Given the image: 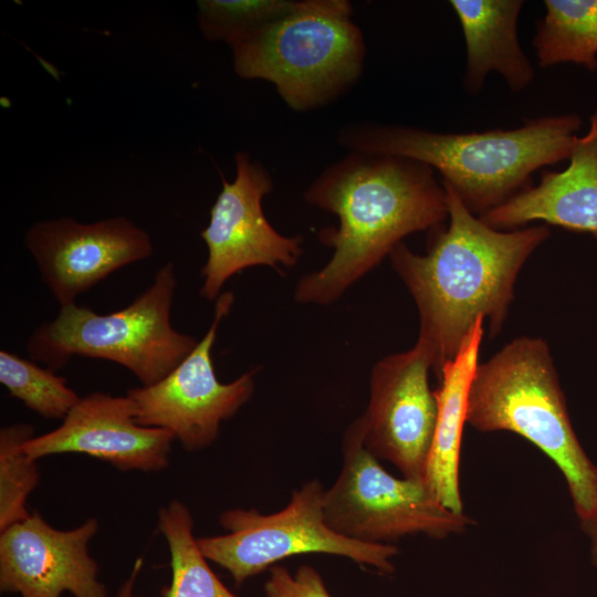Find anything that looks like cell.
I'll return each mask as SVG.
<instances>
[{
	"label": "cell",
	"instance_id": "obj_17",
	"mask_svg": "<svg viewBox=\"0 0 597 597\" xmlns=\"http://www.w3.org/2000/svg\"><path fill=\"white\" fill-rule=\"evenodd\" d=\"M479 320L455 357L443 365L434 390L438 416L429 450L425 482L448 509L463 513L459 488V467L463 427L467 423L468 396L484 335Z\"/></svg>",
	"mask_w": 597,
	"mask_h": 597
},
{
	"label": "cell",
	"instance_id": "obj_12",
	"mask_svg": "<svg viewBox=\"0 0 597 597\" xmlns=\"http://www.w3.org/2000/svg\"><path fill=\"white\" fill-rule=\"evenodd\" d=\"M42 282L61 306L116 270L153 253L148 233L125 217L80 223L70 217L39 221L25 233Z\"/></svg>",
	"mask_w": 597,
	"mask_h": 597
},
{
	"label": "cell",
	"instance_id": "obj_19",
	"mask_svg": "<svg viewBox=\"0 0 597 597\" xmlns=\"http://www.w3.org/2000/svg\"><path fill=\"white\" fill-rule=\"evenodd\" d=\"M158 528L169 554L171 580L163 597H237L217 577L197 545L189 509L172 500L158 511Z\"/></svg>",
	"mask_w": 597,
	"mask_h": 597
},
{
	"label": "cell",
	"instance_id": "obj_22",
	"mask_svg": "<svg viewBox=\"0 0 597 597\" xmlns=\"http://www.w3.org/2000/svg\"><path fill=\"white\" fill-rule=\"evenodd\" d=\"M303 0H200L197 22L208 41L229 45L297 11Z\"/></svg>",
	"mask_w": 597,
	"mask_h": 597
},
{
	"label": "cell",
	"instance_id": "obj_16",
	"mask_svg": "<svg viewBox=\"0 0 597 597\" xmlns=\"http://www.w3.org/2000/svg\"><path fill=\"white\" fill-rule=\"evenodd\" d=\"M521 0H451L462 28L467 64L463 87L478 95L490 72H498L517 93L534 78V69L521 48L517 20Z\"/></svg>",
	"mask_w": 597,
	"mask_h": 597
},
{
	"label": "cell",
	"instance_id": "obj_3",
	"mask_svg": "<svg viewBox=\"0 0 597 597\" xmlns=\"http://www.w3.org/2000/svg\"><path fill=\"white\" fill-rule=\"evenodd\" d=\"M582 124L576 114L526 119L513 129L464 134L359 122L339 128L350 150L385 154L437 170L463 205L482 216L532 186L540 168L569 159Z\"/></svg>",
	"mask_w": 597,
	"mask_h": 597
},
{
	"label": "cell",
	"instance_id": "obj_5",
	"mask_svg": "<svg viewBox=\"0 0 597 597\" xmlns=\"http://www.w3.org/2000/svg\"><path fill=\"white\" fill-rule=\"evenodd\" d=\"M346 0H303L294 13L230 45L235 74L264 80L294 112L338 100L359 80L366 57Z\"/></svg>",
	"mask_w": 597,
	"mask_h": 597
},
{
	"label": "cell",
	"instance_id": "obj_4",
	"mask_svg": "<svg viewBox=\"0 0 597 597\" xmlns=\"http://www.w3.org/2000/svg\"><path fill=\"white\" fill-rule=\"evenodd\" d=\"M467 423L481 432L511 431L542 450L563 473L580 523L597 521V465L582 447L546 342L522 336L471 380Z\"/></svg>",
	"mask_w": 597,
	"mask_h": 597
},
{
	"label": "cell",
	"instance_id": "obj_14",
	"mask_svg": "<svg viewBox=\"0 0 597 597\" xmlns=\"http://www.w3.org/2000/svg\"><path fill=\"white\" fill-rule=\"evenodd\" d=\"M171 432L136 422L132 400L94 391L73 407L62 423L34 436L23 451L34 460L63 453H82L122 471L156 472L169 464Z\"/></svg>",
	"mask_w": 597,
	"mask_h": 597
},
{
	"label": "cell",
	"instance_id": "obj_13",
	"mask_svg": "<svg viewBox=\"0 0 597 597\" xmlns=\"http://www.w3.org/2000/svg\"><path fill=\"white\" fill-rule=\"evenodd\" d=\"M96 519L71 530L50 525L39 512L0 532V590L20 597H108L88 543Z\"/></svg>",
	"mask_w": 597,
	"mask_h": 597
},
{
	"label": "cell",
	"instance_id": "obj_10",
	"mask_svg": "<svg viewBox=\"0 0 597 597\" xmlns=\"http://www.w3.org/2000/svg\"><path fill=\"white\" fill-rule=\"evenodd\" d=\"M234 160L235 177L231 182L222 180L201 231L208 255L200 272V295L209 301L217 300L226 282L240 271L293 266L303 253V238L279 233L263 212L262 200L273 189L270 171L245 151L237 153Z\"/></svg>",
	"mask_w": 597,
	"mask_h": 597
},
{
	"label": "cell",
	"instance_id": "obj_1",
	"mask_svg": "<svg viewBox=\"0 0 597 597\" xmlns=\"http://www.w3.org/2000/svg\"><path fill=\"white\" fill-rule=\"evenodd\" d=\"M442 185L448 227L431 229L423 255L404 242L389 254L395 272L416 302L418 341L428 346L437 375L455 357L479 320L489 321L492 335L500 331L523 264L549 235L545 224L493 229L473 214L450 186Z\"/></svg>",
	"mask_w": 597,
	"mask_h": 597
},
{
	"label": "cell",
	"instance_id": "obj_23",
	"mask_svg": "<svg viewBox=\"0 0 597 597\" xmlns=\"http://www.w3.org/2000/svg\"><path fill=\"white\" fill-rule=\"evenodd\" d=\"M264 590L266 597H332L320 573L308 565L295 574L279 565L271 567Z\"/></svg>",
	"mask_w": 597,
	"mask_h": 597
},
{
	"label": "cell",
	"instance_id": "obj_21",
	"mask_svg": "<svg viewBox=\"0 0 597 597\" xmlns=\"http://www.w3.org/2000/svg\"><path fill=\"white\" fill-rule=\"evenodd\" d=\"M34 427L14 423L0 430V532L28 519L27 499L40 483L36 460L23 451Z\"/></svg>",
	"mask_w": 597,
	"mask_h": 597
},
{
	"label": "cell",
	"instance_id": "obj_6",
	"mask_svg": "<svg viewBox=\"0 0 597 597\" xmlns=\"http://www.w3.org/2000/svg\"><path fill=\"white\" fill-rule=\"evenodd\" d=\"M177 287L175 265L160 266L151 284L124 308L100 314L76 303L61 306L56 316L30 335V359L54 371L73 356L114 362L130 370L142 386L167 376L198 341L176 331L170 321Z\"/></svg>",
	"mask_w": 597,
	"mask_h": 597
},
{
	"label": "cell",
	"instance_id": "obj_24",
	"mask_svg": "<svg viewBox=\"0 0 597 597\" xmlns=\"http://www.w3.org/2000/svg\"><path fill=\"white\" fill-rule=\"evenodd\" d=\"M143 568V558L135 561L128 577L121 584L115 597H143L135 593V586Z\"/></svg>",
	"mask_w": 597,
	"mask_h": 597
},
{
	"label": "cell",
	"instance_id": "obj_2",
	"mask_svg": "<svg viewBox=\"0 0 597 597\" xmlns=\"http://www.w3.org/2000/svg\"><path fill=\"white\" fill-rule=\"evenodd\" d=\"M305 201L338 218L318 233L334 250L318 271L301 277L300 303L326 305L378 265L411 233L431 230L448 217L444 187L417 160L350 150L315 178Z\"/></svg>",
	"mask_w": 597,
	"mask_h": 597
},
{
	"label": "cell",
	"instance_id": "obj_9",
	"mask_svg": "<svg viewBox=\"0 0 597 597\" xmlns=\"http://www.w3.org/2000/svg\"><path fill=\"white\" fill-rule=\"evenodd\" d=\"M232 292L216 300L213 321L193 350L167 376L150 386L132 388L135 420L144 427L165 429L188 451L212 444L221 422L231 418L252 397L254 376L250 369L235 380L219 381L211 349L221 320L233 304Z\"/></svg>",
	"mask_w": 597,
	"mask_h": 597
},
{
	"label": "cell",
	"instance_id": "obj_25",
	"mask_svg": "<svg viewBox=\"0 0 597 597\" xmlns=\"http://www.w3.org/2000/svg\"><path fill=\"white\" fill-rule=\"evenodd\" d=\"M583 532L589 540L590 561L597 569V521L580 523Z\"/></svg>",
	"mask_w": 597,
	"mask_h": 597
},
{
	"label": "cell",
	"instance_id": "obj_11",
	"mask_svg": "<svg viewBox=\"0 0 597 597\" xmlns=\"http://www.w3.org/2000/svg\"><path fill=\"white\" fill-rule=\"evenodd\" d=\"M433 367L426 344L378 360L371 369L369 401L357 419L366 449L396 465L404 478L425 481L438 416L428 375Z\"/></svg>",
	"mask_w": 597,
	"mask_h": 597
},
{
	"label": "cell",
	"instance_id": "obj_18",
	"mask_svg": "<svg viewBox=\"0 0 597 597\" xmlns=\"http://www.w3.org/2000/svg\"><path fill=\"white\" fill-rule=\"evenodd\" d=\"M533 39L538 65L573 62L597 70V0H545Z\"/></svg>",
	"mask_w": 597,
	"mask_h": 597
},
{
	"label": "cell",
	"instance_id": "obj_15",
	"mask_svg": "<svg viewBox=\"0 0 597 597\" xmlns=\"http://www.w3.org/2000/svg\"><path fill=\"white\" fill-rule=\"evenodd\" d=\"M479 218L502 231L543 221L597 238V112L588 132L576 138L566 169L543 171L538 185Z\"/></svg>",
	"mask_w": 597,
	"mask_h": 597
},
{
	"label": "cell",
	"instance_id": "obj_7",
	"mask_svg": "<svg viewBox=\"0 0 597 597\" xmlns=\"http://www.w3.org/2000/svg\"><path fill=\"white\" fill-rule=\"evenodd\" d=\"M323 514L337 534L370 544L415 534L444 538L473 523L444 506L423 480L389 474L366 449L357 419L344 434L342 469L324 490Z\"/></svg>",
	"mask_w": 597,
	"mask_h": 597
},
{
	"label": "cell",
	"instance_id": "obj_8",
	"mask_svg": "<svg viewBox=\"0 0 597 597\" xmlns=\"http://www.w3.org/2000/svg\"><path fill=\"white\" fill-rule=\"evenodd\" d=\"M324 489L318 480L304 483L281 511L262 514L254 509L222 512V535L197 538L203 556L226 569L237 585L287 557L324 553L343 556L390 575L399 553L391 544L354 541L334 532L324 520Z\"/></svg>",
	"mask_w": 597,
	"mask_h": 597
},
{
	"label": "cell",
	"instance_id": "obj_20",
	"mask_svg": "<svg viewBox=\"0 0 597 597\" xmlns=\"http://www.w3.org/2000/svg\"><path fill=\"white\" fill-rule=\"evenodd\" d=\"M0 383L25 407L48 419L63 420L81 397L53 369L0 352Z\"/></svg>",
	"mask_w": 597,
	"mask_h": 597
}]
</instances>
